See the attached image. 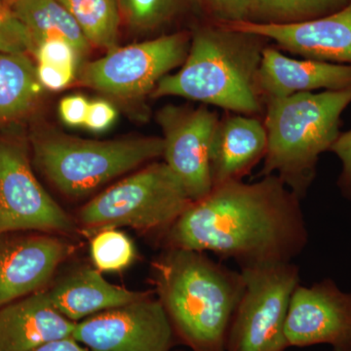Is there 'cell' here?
<instances>
[{
    "label": "cell",
    "mask_w": 351,
    "mask_h": 351,
    "mask_svg": "<svg viewBox=\"0 0 351 351\" xmlns=\"http://www.w3.org/2000/svg\"><path fill=\"white\" fill-rule=\"evenodd\" d=\"M1 1H4V2H5V0H1Z\"/></svg>",
    "instance_id": "obj_33"
},
{
    "label": "cell",
    "mask_w": 351,
    "mask_h": 351,
    "mask_svg": "<svg viewBox=\"0 0 351 351\" xmlns=\"http://www.w3.org/2000/svg\"><path fill=\"white\" fill-rule=\"evenodd\" d=\"M0 234V308L38 292L73 251L53 235Z\"/></svg>",
    "instance_id": "obj_14"
},
{
    "label": "cell",
    "mask_w": 351,
    "mask_h": 351,
    "mask_svg": "<svg viewBox=\"0 0 351 351\" xmlns=\"http://www.w3.org/2000/svg\"><path fill=\"white\" fill-rule=\"evenodd\" d=\"M244 291L233 313L226 351H284L286 318L299 267L291 263L241 267Z\"/></svg>",
    "instance_id": "obj_7"
},
{
    "label": "cell",
    "mask_w": 351,
    "mask_h": 351,
    "mask_svg": "<svg viewBox=\"0 0 351 351\" xmlns=\"http://www.w3.org/2000/svg\"><path fill=\"white\" fill-rule=\"evenodd\" d=\"M267 41L221 23L199 25L191 32L188 56L180 71L164 76L152 96L182 97L257 117L265 110L258 73Z\"/></svg>",
    "instance_id": "obj_2"
},
{
    "label": "cell",
    "mask_w": 351,
    "mask_h": 351,
    "mask_svg": "<svg viewBox=\"0 0 351 351\" xmlns=\"http://www.w3.org/2000/svg\"><path fill=\"white\" fill-rule=\"evenodd\" d=\"M230 29L271 40L279 50L304 59L351 66V0L336 12L297 24L221 23Z\"/></svg>",
    "instance_id": "obj_13"
},
{
    "label": "cell",
    "mask_w": 351,
    "mask_h": 351,
    "mask_svg": "<svg viewBox=\"0 0 351 351\" xmlns=\"http://www.w3.org/2000/svg\"><path fill=\"white\" fill-rule=\"evenodd\" d=\"M191 32H176L108 50L83 69V84L119 98H138L152 92L172 69L184 64Z\"/></svg>",
    "instance_id": "obj_8"
},
{
    "label": "cell",
    "mask_w": 351,
    "mask_h": 351,
    "mask_svg": "<svg viewBox=\"0 0 351 351\" xmlns=\"http://www.w3.org/2000/svg\"><path fill=\"white\" fill-rule=\"evenodd\" d=\"M350 89L304 92L265 103L267 147L260 177L276 175L300 199L316 175L321 154L339 138Z\"/></svg>",
    "instance_id": "obj_4"
},
{
    "label": "cell",
    "mask_w": 351,
    "mask_h": 351,
    "mask_svg": "<svg viewBox=\"0 0 351 351\" xmlns=\"http://www.w3.org/2000/svg\"><path fill=\"white\" fill-rule=\"evenodd\" d=\"M41 86L36 66L27 55L0 53V121L14 120L29 112Z\"/></svg>",
    "instance_id": "obj_20"
},
{
    "label": "cell",
    "mask_w": 351,
    "mask_h": 351,
    "mask_svg": "<svg viewBox=\"0 0 351 351\" xmlns=\"http://www.w3.org/2000/svg\"><path fill=\"white\" fill-rule=\"evenodd\" d=\"M218 113L207 106H169L158 113L164 133L163 157L193 202L206 197L212 189L210 156Z\"/></svg>",
    "instance_id": "obj_11"
},
{
    "label": "cell",
    "mask_w": 351,
    "mask_h": 351,
    "mask_svg": "<svg viewBox=\"0 0 351 351\" xmlns=\"http://www.w3.org/2000/svg\"><path fill=\"white\" fill-rule=\"evenodd\" d=\"M47 294L58 311L77 323L95 314L138 301L149 292H136L113 285L98 269L83 267L64 277Z\"/></svg>",
    "instance_id": "obj_18"
},
{
    "label": "cell",
    "mask_w": 351,
    "mask_h": 351,
    "mask_svg": "<svg viewBox=\"0 0 351 351\" xmlns=\"http://www.w3.org/2000/svg\"><path fill=\"white\" fill-rule=\"evenodd\" d=\"M71 14L88 43L115 47L122 14L119 0H58Z\"/></svg>",
    "instance_id": "obj_21"
},
{
    "label": "cell",
    "mask_w": 351,
    "mask_h": 351,
    "mask_svg": "<svg viewBox=\"0 0 351 351\" xmlns=\"http://www.w3.org/2000/svg\"><path fill=\"white\" fill-rule=\"evenodd\" d=\"M191 203L167 164L152 163L93 198L80 221L93 233L119 226L167 233Z\"/></svg>",
    "instance_id": "obj_6"
},
{
    "label": "cell",
    "mask_w": 351,
    "mask_h": 351,
    "mask_svg": "<svg viewBox=\"0 0 351 351\" xmlns=\"http://www.w3.org/2000/svg\"><path fill=\"white\" fill-rule=\"evenodd\" d=\"M12 1H13V0H11V2H12Z\"/></svg>",
    "instance_id": "obj_34"
},
{
    "label": "cell",
    "mask_w": 351,
    "mask_h": 351,
    "mask_svg": "<svg viewBox=\"0 0 351 351\" xmlns=\"http://www.w3.org/2000/svg\"><path fill=\"white\" fill-rule=\"evenodd\" d=\"M154 284L175 335L193 351H226L244 291L241 271L203 252L169 248L154 263Z\"/></svg>",
    "instance_id": "obj_3"
},
{
    "label": "cell",
    "mask_w": 351,
    "mask_h": 351,
    "mask_svg": "<svg viewBox=\"0 0 351 351\" xmlns=\"http://www.w3.org/2000/svg\"><path fill=\"white\" fill-rule=\"evenodd\" d=\"M32 351H91L86 346L75 341L73 337L58 341H51L46 345L39 346Z\"/></svg>",
    "instance_id": "obj_32"
},
{
    "label": "cell",
    "mask_w": 351,
    "mask_h": 351,
    "mask_svg": "<svg viewBox=\"0 0 351 351\" xmlns=\"http://www.w3.org/2000/svg\"><path fill=\"white\" fill-rule=\"evenodd\" d=\"M258 86L263 103L316 90L350 89L351 66L287 57L274 45L263 51Z\"/></svg>",
    "instance_id": "obj_15"
},
{
    "label": "cell",
    "mask_w": 351,
    "mask_h": 351,
    "mask_svg": "<svg viewBox=\"0 0 351 351\" xmlns=\"http://www.w3.org/2000/svg\"><path fill=\"white\" fill-rule=\"evenodd\" d=\"M117 119V110L104 100L93 101L88 108L84 125L92 131H104L112 125Z\"/></svg>",
    "instance_id": "obj_31"
},
{
    "label": "cell",
    "mask_w": 351,
    "mask_h": 351,
    "mask_svg": "<svg viewBox=\"0 0 351 351\" xmlns=\"http://www.w3.org/2000/svg\"><path fill=\"white\" fill-rule=\"evenodd\" d=\"M289 346H332L334 351H351V294L339 290L331 279L313 285H298L286 318Z\"/></svg>",
    "instance_id": "obj_12"
},
{
    "label": "cell",
    "mask_w": 351,
    "mask_h": 351,
    "mask_svg": "<svg viewBox=\"0 0 351 351\" xmlns=\"http://www.w3.org/2000/svg\"><path fill=\"white\" fill-rule=\"evenodd\" d=\"M162 138L88 141L49 135L34 141L43 174L64 195L80 197L110 180L163 156Z\"/></svg>",
    "instance_id": "obj_5"
},
{
    "label": "cell",
    "mask_w": 351,
    "mask_h": 351,
    "mask_svg": "<svg viewBox=\"0 0 351 351\" xmlns=\"http://www.w3.org/2000/svg\"><path fill=\"white\" fill-rule=\"evenodd\" d=\"M203 12L212 22L234 23L248 21L249 0H200Z\"/></svg>",
    "instance_id": "obj_26"
},
{
    "label": "cell",
    "mask_w": 351,
    "mask_h": 351,
    "mask_svg": "<svg viewBox=\"0 0 351 351\" xmlns=\"http://www.w3.org/2000/svg\"><path fill=\"white\" fill-rule=\"evenodd\" d=\"M73 338L91 351H170L175 332L152 293L76 323Z\"/></svg>",
    "instance_id": "obj_10"
},
{
    "label": "cell",
    "mask_w": 351,
    "mask_h": 351,
    "mask_svg": "<svg viewBox=\"0 0 351 351\" xmlns=\"http://www.w3.org/2000/svg\"><path fill=\"white\" fill-rule=\"evenodd\" d=\"M38 64H52L63 68L76 69L77 51L63 39H50L39 44L34 51Z\"/></svg>",
    "instance_id": "obj_27"
},
{
    "label": "cell",
    "mask_w": 351,
    "mask_h": 351,
    "mask_svg": "<svg viewBox=\"0 0 351 351\" xmlns=\"http://www.w3.org/2000/svg\"><path fill=\"white\" fill-rule=\"evenodd\" d=\"M75 326L53 306L47 291H38L0 308V351H32L71 338Z\"/></svg>",
    "instance_id": "obj_16"
},
{
    "label": "cell",
    "mask_w": 351,
    "mask_h": 351,
    "mask_svg": "<svg viewBox=\"0 0 351 351\" xmlns=\"http://www.w3.org/2000/svg\"><path fill=\"white\" fill-rule=\"evenodd\" d=\"M300 201L276 175L226 182L189 205L166 233L168 247L212 252L240 267L291 263L308 239Z\"/></svg>",
    "instance_id": "obj_1"
},
{
    "label": "cell",
    "mask_w": 351,
    "mask_h": 351,
    "mask_svg": "<svg viewBox=\"0 0 351 351\" xmlns=\"http://www.w3.org/2000/svg\"><path fill=\"white\" fill-rule=\"evenodd\" d=\"M36 73L39 82L43 86L50 90H61L68 86L75 78V69L52 66V64H38Z\"/></svg>",
    "instance_id": "obj_29"
},
{
    "label": "cell",
    "mask_w": 351,
    "mask_h": 351,
    "mask_svg": "<svg viewBox=\"0 0 351 351\" xmlns=\"http://www.w3.org/2000/svg\"><path fill=\"white\" fill-rule=\"evenodd\" d=\"M330 151L339 157L343 165L338 181L339 188L345 197L351 199V130L339 134Z\"/></svg>",
    "instance_id": "obj_28"
},
{
    "label": "cell",
    "mask_w": 351,
    "mask_h": 351,
    "mask_svg": "<svg viewBox=\"0 0 351 351\" xmlns=\"http://www.w3.org/2000/svg\"><path fill=\"white\" fill-rule=\"evenodd\" d=\"M36 45L27 27L13 12L11 7L0 0V53L34 54Z\"/></svg>",
    "instance_id": "obj_25"
},
{
    "label": "cell",
    "mask_w": 351,
    "mask_h": 351,
    "mask_svg": "<svg viewBox=\"0 0 351 351\" xmlns=\"http://www.w3.org/2000/svg\"><path fill=\"white\" fill-rule=\"evenodd\" d=\"M90 101L80 95L66 97L60 101L61 119L69 126L84 125Z\"/></svg>",
    "instance_id": "obj_30"
},
{
    "label": "cell",
    "mask_w": 351,
    "mask_h": 351,
    "mask_svg": "<svg viewBox=\"0 0 351 351\" xmlns=\"http://www.w3.org/2000/svg\"><path fill=\"white\" fill-rule=\"evenodd\" d=\"M133 242L117 228L95 233L91 241L92 260L99 271H120L135 258Z\"/></svg>",
    "instance_id": "obj_24"
},
{
    "label": "cell",
    "mask_w": 351,
    "mask_h": 351,
    "mask_svg": "<svg viewBox=\"0 0 351 351\" xmlns=\"http://www.w3.org/2000/svg\"><path fill=\"white\" fill-rule=\"evenodd\" d=\"M350 0H249V22L297 24L336 12Z\"/></svg>",
    "instance_id": "obj_22"
},
{
    "label": "cell",
    "mask_w": 351,
    "mask_h": 351,
    "mask_svg": "<svg viewBox=\"0 0 351 351\" xmlns=\"http://www.w3.org/2000/svg\"><path fill=\"white\" fill-rule=\"evenodd\" d=\"M267 136L263 122L233 113L219 120L210 156L213 188L242 181L265 156Z\"/></svg>",
    "instance_id": "obj_17"
},
{
    "label": "cell",
    "mask_w": 351,
    "mask_h": 351,
    "mask_svg": "<svg viewBox=\"0 0 351 351\" xmlns=\"http://www.w3.org/2000/svg\"><path fill=\"white\" fill-rule=\"evenodd\" d=\"M119 3L127 24L144 34L165 29L191 9L203 11L200 0H119Z\"/></svg>",
    "instance_id": "obj_23"
},
{
    "label": "cell",
    "mask_w": 351,
    "mask_h": 351,
    "mask_svg": "<svg viewBox=\"0 0 351 351\" xmlns=\"http://www.w3.org/2000/svg\"><path fill=\"white\" fill-rule=\"evenodd\" d=\"M73 230L68 214L36 180L25 152L17 145L0 141V234Z\"/></svg>",
    "instance_id": "obj_9"
},
{
    "label": "cell",
    "mask_w": 351,
    "mask_h": 351,
    "mask_svg": "<svg viewBox=\"0 0 351 351\" xmlns=\"http://www.w3.org/2000/svg\"><path fill=\"white\" fill-rule=\"evenodd\" d=\"M11 9L27 27L36 47L50 39L68 41L83 55L90 44L69 11L58 0H13Z\"/></svg>",
    "instance_id": "obj_19"
}]
</instances>
